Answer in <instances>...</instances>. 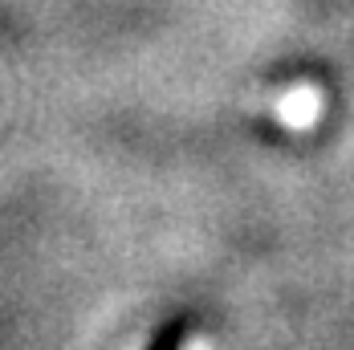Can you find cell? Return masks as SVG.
<instances>
[{"label":"cell","mask_w":354,"mask_h":350,"mask_svg":"<svg viewBox=\"0 0 354 350\" xmlns=\"http://www.w3.org/2000/svg\"><path fill=\"white\" fill-rule=\"evenodd\" d=\"M187 317H179V322H171L167 330H159V338H151V347L147 350H183V342H187Z\"/></svg>","instance_id":"obj_1"}]
</instances>
